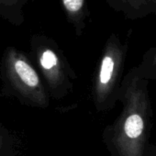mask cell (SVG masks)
I'll return each mask as SVG.
<instances>
[{
    "mask_svg": "<svg viewBox=\"0 0 156 156\" xmlns=\"http://www.w3.org/2000/svg\"><path fill=\"white\" fill-rule=\"evenodd\" d=\"M4 89L23 104L47 108L49 93L27 55L15 47L5 50L1 63Z\"/></svg>",
    "mask_w": 156,
    "mask_h": 156,
    "instance_id": "3957f363",
    "label": "cell"
},
{
    "mask_svg": "<svg viewBox=\"0 0 156 156\" xmlns=\"http://www.w3.org/2000/svg\"><path fill=\"white\" fill-rule=\"evenodd\" d=\"M66 20L73 26L76 36L80 37L87 27L91 13L87 0H59Z\"/></svg>",
    "mask_w": 156,
    "mask_h": 156,
    "instance_id": "8992f818",
    "label": "cell"
},
{
    "mask_svg": "<svg viewBox=\"0 0 156 156\" xmlns=\"http://www.w3.org/2000/svg\"><path fill=\"white\" fill-rule=\"evenodd\" d=\"M139 76L149 82L156 80V46L148 49L135 66Z\"/></svg>",
    "mask_w": 156,
    "mask_h": 156,
    "instance_id": "ba28073f",
    "label": "cell"
},
{
    "mask_svg": "<svg viewBox=\"0 0 156 156\" xmlns=\"http://www.w3.org/2000/svg\"><path fill=\"white\" fill-rule=\"evenodd\" d=\"M142 156H156V144L149 141L144 149Z\"/></svg>",
    "mask_w": 156,
    "mask_h": 156,
    "instance_id": "9c48e42d",
    "label": "cell"
},
{
    "mask_svg": "<svg viewBox=\"0 0 156 156\" xmlns=\"http://www.w3.org/2000/svg\"><path fill=\"white\" fill-rule=\"evenodd\" d=\"M128 50V41L123 42L116 33L104 45L92 86L94 105L99 112L112 109L119 102Z\"/></svg>",
    "mask_w": 156,
    "mask_h": 156,
    "instance_id": "7a4b0ae2",
    "label": "cell"
},
{
    "mask_svg": "<svg viewBox=\"0 0 156 156\" xmlns=\"http://www.w3.org/2000/svg\"><path fill=\"white\" fill-rule=\"evenodd\" d=\"M149 84L139 76L135 66L124 75L119 95L121 111L103 131L110 156H142L153 126Z\"/></svg>",
    "mask_w": 156,
    "mask_h": 156,
    "instance_id": "6da1fadb",
    "label": "cell"
},
{
    "mask_svg": "<svg viewBox=\"0 0 156 156\" xmlns=\"http://www.w3.org/2000/svg\"><path fill=\"white\" fill-rule=\"evenodd\" d=\"M30 48L50 96L65 97L73 89L75 74L57 42L44 34H35L30 39Z\"/></svg>",
    "mask_w": 156,
    "mask_h": 156,
    "instance_id": "277c9868",
    "label": "cell"
},
{
    "mask_svg": "<svg viewBox=\"0 0 156 156\" xmlns=\"http://www.w3.org/2000/svg\"><path fill=\"white\" fill-rule=\"evenodd\" d=\"M0 142H1V141H0ZM0 150H1V147H0Z\"/></svg>",
    "mask_w": 156,
    "mask_h": 156,
    "instance_id": "30bf717a",
    "label": "cell"
},
{
    "mask_svg": "<svg viewBox=\"0 0 156 156\" xmlns=\"http://www.w3.org/2000/svg\"><path fill=\"white\" fill-rule=\"evenodd\" d=\"M35 0H0V18L15 27H20L25 21L24 8Z\"/></svg>",
    "mask_w": 156,
    "mask_h": 156,
    "instance_id": "52a82bcc",
    "label": "cell"
},
{
    "mask_svg": "<svg viewBox=\"0 0 156 156\" xmlns=\"http://www.w3.org/2000/svg\"><path fill=\"white\" fill-rule=\"evenodd\" d=\"M108 6L127 20H137L156 14V0H105Z\"/></svg>",
    "mask_w": 156,
    "mask_h": 156,
    "instance_id": "5b68a950",
    "label": "cell"
}]
</instances>
